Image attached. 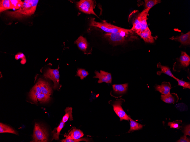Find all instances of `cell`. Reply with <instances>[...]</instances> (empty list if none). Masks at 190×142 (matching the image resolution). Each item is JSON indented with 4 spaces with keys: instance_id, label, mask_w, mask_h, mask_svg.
<instances>
[{
    "instance_id": "10",
    "label": "cell",
    "mask_w": 190,
    "mask_h": 142,
    "mask_svg": "<svg viewBox=\"0 0 190 142\" xmlns=\"http://www.w3.org/2000/svg\"><path fill=\"white\" fill-rule=\"evenodd\" d=\"M171 40L180 42L183 45H188L190 44V32L189 31L185 34L181 33L179 36L172 37L170 38Z\"/></svg>"
},
{
    "instance_id": "13",
    "label": "cell",
    "mask_w": 190,
    "mask_h": 142,
    "mask_svg": "<svg viewBox=\"0 0 190 142\" xmlns=\"http://www.w3.org/2000/svg\"><path fill=\"white\" fill-rule=\"evenodd\" d=\"M78 48L81 50L86 53L88 47V43L86 39L80 36L75 41Z\"/></svg>"
},
{
    "instance_id": "29",
    "label": "cell",
    "mask_w": 190,
    "mask_h": 142,
    "mask_svg": "<svg viewBox=\"0 0 190 142\" xmlns=\"http://www.w3.org/2000/svg\"><path fill=\"white\" fill-rule=\"evenodd\" d=\"M88 72L83 69H77L76 76L79 77L82 80L86 77L88 75Z\"/></svg>"
},
{
    "instance_id": "18",
    "label": "cell",
    "mask_w": 190,
    "mask_h": 142,
    "mask_svg": "<svg viewBox=\"0 0 190 142\" xmlns=\"http://www.w3.org/2000/svg\"><path fill=\"white\" fill-rule=\"evenodd\" d=\"M41 93L40 84L38 82L32 89L30 93L29 97L33 101L36 103V97L39 94Z\"/></svg>"
},
{
    "instance_id": "34",
    "label": "cell",
    "mask_w": 190,
    "mask_h": 142,
    "mask_svg": "<svg viewBox=\"0 0 190 142\" xmlns=\"http://www.w3.org/2000/svg\"><path fill=\"white\" fill-rule=\"evenodd\" d=\"M177 142H190V139L189 138H187L185 135L181 137L180 139L177 141Z\"/></svg>"
},
{
    "instance_id": "15",
    "label": "cell",
    "mask_w": 190,
    "mask_h": 142,
    "mask_svg": "<svg viewBox=\"0 0 190 142\" xmlns=\"http://www.w3.org/2000/svg\"><path fill=\"white\" fill-rule=\"evenodd\" d=\"M144 41L147 43H153L154 42L153 37L148 27L146 29L139 35Z\"/></svg>"
},
{
    "instance_id": "14",
    "label": "cell",
    "mask_w": 190,
    "mask_h": 142,
    "mask_svg": "<svg viewBox=\"0 0 190 142\" xmlns=\"http://www.w3.org/2000/svg\"><path fill=\"white\" fill-rule=\"evenodd\" d=\"M38 82L40 84L42 93L50 96L51 93V88L49 83L40 79Z\"/></svg>"
},
{
    "instance_id": "8",
    "label": "cell",
    "mask_w": 190,
    "mask_h": 142,
    "mask_svg": "<svg viewBox=\"0 0 190 142\" xmlns=\"http://www.w3.org/2000/svg\"><path fill=\"white\" fill-rule=\"evenodd\" d=\"M122 103L121 100H117L114 102L112 105L113 109L116 114L119 118L120 120H129V117L122 107L121 104Z\"/></svg>"
},
{
    "instance_id": "21",
    "label": "cell",
    "mask_w": 190,
    "mask_h": 142,
    "mask_svg": "<svg viewBox=\"0 0 190 142\" xmlns=\"http://www.w3.org/2000/svg\"><path fill=\"white\" fill-rule=\"evenodd\" d=\"M65 123L62 121L60 122L59 125L56 128L54 129L51 133L53 134V138L52 140L55 139L57 140L59 139V136L60 132L62 129L64 127Z\"/></svg>"
},
{
    "instance_id": "20",
    "label": "cell",
    "mask_w": 190,
    "mask_h": 142,
    "mask_svg": "<svg viewBox=\"0 0 190 142\" xmlns=\"http://www.w3.org/2000/svg\"><path fill=\"white\" fill-rule=\"evenodd\" d=\"M128 86V84L125 83L120 84H113L112 85V87L115 92L119 94H122L127 91Z\"/></svg>"
},
{
    "instance_id": "28",
    "label": "cell",
    "mask_w": 190,
    "mask_h": 142,
    "mask_svg": "<svg viewBox=\"0 0 190 142\" xmlns=\"http://www.w3.org/2000/svg\"><path fill=\"white\" fill-rule=\"evenodd\" d=\"M11 9H18L22 6V2L20 0H10Z\"/></svg>"
},
{
    "instance_id": "12",
    "label": "cell",
    "mask_w": 190,
    "mask_h": 142,
    "mask_svg": "<svg viewBox=\"0 0 190 142\" xmlns=\"http://www.w3.org/2000/svg\"><path fill=\"white\" fill-rule=\"evenodd\" d=\"M161 99L165 102L168 103H174L178 101L179 97L177 94L170 93L167 95H161Z\"/></svg>"
},
{
    "instance_id": "22",
    "label": "cell",
    "mask_w": 190,
    "mask_h": 142,
    "mask_svg": "<svg viewBox=\"0 0 190 142\" xmlns=\"http://www.w3.org/2000/svg\"><path fill=\"white\" fill-rule=\"evenodd\" d=\"M0 133H9L18 135V133L12 128L2 123H0Z\"/></svg>"
},
{
    "instance_id": "33",
    "label": "cell",
    "mask_w": 190,
    "mask_h": 142,
    "mask_svg": "<svg viewBox=\"0 0 190 142\" xmlns=\"http://www.w3.org/2000/svg\"><path fill=\"white\" fill-rule=\"evenodd\" d=\"M183 133L186 135H190V125L189 124L186 126L184 127Z\"/></svg>"
},
{
    "instance_id": "27",
    "label": "cell",
    "mask_w": 190,
    "mask_h": 142,
    "mask_svg": "<svg viewBox=\"0 0 190 142\" xmlns=\"http://www.w3.org/2000/svg\"><path fill=\"white\" fill-rule=\"evenodd\" d=\"M50 96L41 93L36 97V102L38 101L41 102H47L50 100Z\"/></svg>"
},
{
    "instance_id": "31",
    "label": "cell",
    "mask_w": 190,
    "mask_h": 142,
    "mask_svg": "<svg viewBox=\"0 0 190 142\" xmlns=\"http://www.w3.org/2000/svg\"><path fill=\"white\" fill-rule=\"evenodd\" d=\"M90 139L87 138H82L77 139H63L61 140L62 142H79L82 141H84L86 142H89Z\"/></svg>"
},
{
    "instance_id": "25",
    "label": "cell",
    "mask_w": 190,
    "mask_h": 142,
    "mask_svg": "<svg viewBox=\"0 0 190 142\" xmlns=\"http://www.w3.org/2000/svg\"><path fill=\"white\" fill-rule=\"evenodd\" d=\"M10 9H11L10 0H0V12Z\"/></svg>"
},
{
    "instance_id": "7",
    "label": "cell",
    "mask_w": 190,
    "mask_h": 142,
    "mask_svg": "<svg viewBox=\"0 0 190 142\" xmlns=\"http://www.w3.org/2000/svg\"><path fill=\"white\" fill-rule=\"evenodd\" d=\"M44 76L46 78L49 79L53 81V88L55 90L60 88L61 86L59 83L60 75L58 69L49 68L44 73Z\"/></svg>"
},
{
    "instance_id": "5",
    "label": "cell",
    "mask_w": 190,
    "mask_h": 142,
    "mask_svg": "<svg viewBox=\"0 0 190 142\" xmlns=\"http://www.w3.org/2000/svg\"><path fill=\"white\" fill-rule=\"evenodd\" d=\"M76 5L79 9L85 14H92L98 16L94 12L95 2L92 0H81L77 2Z\"/></svg>"
},
{
    "instance_id": "32",
    "label": "cell",
    "mask_w": 190,
    "mask_h": 142,
    "mask_svg": "<svg viewBox=\"0 0 190 142\" xmlns=\"http://www.w3.org/2000/svg\"><path fill=\"white\" fill-rule=\"evenodd\" d=\"M178 83V85L183 87L185 88H190V83L180 80L177 78L175 79Z\"/></svg>"
},
{
    "instance_id": "4",
    "label": "cell",
    "mask_w": 190,
    "mask_h": 142,
    "mask_svg": "<svg viewBox=\"0 0 190 142\" xmlns=\"http://www.w3.org/2000/svg\"><path fill=\"white\" fill-rule=\"evenodd\" d=\"M95 19L91 18L90 20V26L98 27L106 33H115L123 31L127 32L131 29L121 28L110 24L104 20L101 22H97Z\"/></svg>"
},
{
    "instance_id": "23",
    "label": "cell",
    "mask_w": 190,
    "mask_h": 142,
    "mask_svg": "<svg viewBox=\"0 0 190 142\" xmlns=\"http://www.w3.org/2000/svg\"><path fill=\"white\" fill-rule=\"evenodd\" d=\"M72 108L71 107H67L65 109V114L63 116L62 121L65 123L69 120L72 121L73 120L72 113Z\"/></svg>"
},
{
    "instance_id": "9",
    "label": "cell",
    "mask_w": 190,
    "mask_h": 142,
    "mask_svg": "<svg viewBox=\"0 0 190 142\" xmlns=\"http://www.w3.org/2000/svg\"><path fill=\"white\" fill-rule=\"evenodd\" d=\"M95 73L96 76L94 78H98L99 80L98 82L99 83L105 82L107 83H111L112 81V77L110 73L101 70L99 73L95 71Z\"/></svg>"
},
{
    "instance_id": "24",
    "label": "cell",
    "mask_w": 190,
    "mask_h": 142,
    "mask_svg": "<svg viewBox=\"0 0 190 142\" xmlns=\"http://www.w3.org/2000/svg\"><path fill=\"white\" fill-rule=\"evenodd\" d=\"M129 120L130 121V128L128 132L129 133L133 131L138 130L141 129L143 127V125L137 122L131 118L129 116Z\"/></svg>"
},
{
    "instance_id": "2",
    "label": "cell",
    "mask_w": 190,
    "mask_h": 142,
    "mask_svg": "<svg viewBox=\"0 0 190 142\" xmlns=\"http://www.w3.org/2000/svg\"><path fill=\"white\" fill-rule=\"evenodd\" d=\"M133 31L121 32L115 33H106L105 37L109 39L111 43L115 45L125 43L128 41H132L134 37L133 36Z\"/></svg>"
},
{
    "instance_id": "19",
    "label": "cell",
    "mask_w": 190,
    "mask_h": 142,
    "mask_svg": "<svg viewBox=\"0 0 190 142\" xmlns=\"http://www.w3.org/2000/svg\"><path fill=\"white\" fill-rule=\"evenodd\" d=\"M179 61L182 67H187L190 63V57L185 52L182 51Z\"/></svg>"
},
{
    "instance_id": "30",
    "label": "cell",
    "mask_w": 190,
    "mask_h": 142,
    "mask_svg": "<svg viewBox=\"0 0 190 142\" xmlns=\"http://www.w3.org/2000/svg\"><path fill=\"white\" fill-rule=\"evenodd\" d=\"M181 120H176L173 122H169L168 123V125L171 128L179 129L181 127L180 124H181Z\"/></svg>"
},
{
    "instance_id": "16",
    "label": "cell",
    "mask_w": 190,
    "mask_h": 142,
    "mask_svg": "<svg viewBox=\"0 0 190 142\" xmlns=\"http://www.w3.org/2000/svg\"><path fill=\"white\" fill-rule=\"evenodd\" d=\"M157 67L161 69L160 71H158L157 72V74L160 75L162 73H163L166 74L176 79V77L172 73L170 69L168 67L166 66L162 65L160 62L158 63L157 64Z\"/></svg>"
},
{
    "instance_id": "11",
    "label": "cell",
    "mask_w": 190,
    "mask_h": 142,
    "mask_svg": "<svg viewBox=\"0 0 190 142\" xmlns=\"http://www.w3.org/2000/svg\"><path fill=\"white\" fill-rule=\"evenodd\" d=\"M171 86V84L169 82H163L161 85H156L155 86V89L162 95H165L170 93Z\"/></svg>"
},
{
    "instance_id": "17",
    "label": "cell",
    "mask_w": 190,
    "mask_h": 142,
    "mask_svg": "<svg viewBox=\"0 0 190 142\" xmlns=\"http://www.w3.org/2000/svg\"><path fill=\"white\" fill-rule=\"evenodd\" d=\"M84 135V133L81 130L74 128L69 132L66 138L77 139L82 137Z\"/></svg>"
},
{
    "instance_id": "35",
    "label": "cell",
    "mask_w": 190,
    "mask_h": 142,
    "mask_svg": "<svg viewBox=\"0 0 190 142\" xmlns=\"http://www.w3.org/2000/svg\"><path fill=\"white\" fill-rule=\"evenodd\" d=\"M25 57V56L22 53H19L16 55L15 56V58L17 60L19 59L20 58H24Z\"/></svg>"
},
{
    "instance_id": "6",
    "label": "cell",
    "mask_w": 190,
    "mask_h": 142,
    "mask_svg": "<svg viewBox=\"0 0 190 142\" xmlns=\"http://www.w3.org/2000/svg\"><path fill=\"white\" fill-rule=\"evenodd\" d=\"M33 138V140L31 142H47L48 134L46 131L40 124L36 123L34 125Z\"/></svg>"
},
{
    "instance_id": "1",
    "label": "cell",
    "mask_w": 190,
    "mask_h": 142,
    "mask_svg": "<svg viewBox=\"0 0 190 142\" xmlns=\"http://www.w3.org/2000/svg\"><path fill=\"white\" fill-rule=\"evenodd\" d=\"M38 1V0H24L19 9L15 12H8L7 14L17 18L31 16L34 13Z\"/></svg>"
},
{
    "instance_id": "3",
    "label": "cell",
    "mask_w": 190,
    "mask_h": 142,
    "mask_svg": "<svg viewBox=\"0 0 190 142\" xmlns=\"http://www.w3.org/2000/svg\"><path fill=\"white\" fill-rule=\"evenodd\" d=\"M150 9H145L135 18L133 21V26L131 30L138 35L148 27L147 22V16Z\"/></svg>"
},
{
    "instance_id": "26",
    "label": "cell",
    "mask_w": 190,
    "mask_h": 142,
    "mask_svg": "<svg viewBox=\"0 0 190 142\" xmlns=\"http://www.w3.org/2000/svg\"><path fill=\"white\" fill-rule=\"evenodd\" d=\"M144 1L145 9H150L156 4L161 2V1L160 0H145Z\"/></svg>"
}]
</instances>
